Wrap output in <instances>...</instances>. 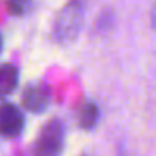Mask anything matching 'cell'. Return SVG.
<instances>
[{
    "instance_id": "obj_1",
    "label": "cell",
    "mask_w": 156,
    "mask_h": 156,
    "mask_svg": "<svg viewBox=\"0 0 156 156\" xmlns=\"http://www.w3.org/2000/svg\"><path fill=\"white\" fill-rule=\"evenodd\" d=\"M64 146V124L51 119L41 129L34 144V156H61Z\"/></svg>"
},
{
    "instance_id": "obj_2",
    "label": "cell",
    "mask_w": 156,
    "mask_h": 156,
    "mask_svg": "<svg viewBox=\"0 0 156 156\" xmlns=\"http://www.w3.org/2000/svg\"><path fill=\"white\" fill-rule=\"evenodd\" d=\"M82 25V9L77 2L67 4L57 15L54 25V34L61 42H69L76 39Z\"/></svg>"
},
{
    "instance_id": "obj_3",
    "label": "cell",
    "mask_w": 156,
    "mask_h": 156,
    "mask_svg": "<svg viewBox=\"0 0 156 156\" xmlns=\"http://www.w3.org/2000/svg\"><path fill=\"white\" fill-rule=\"evenodd\" d=\"M24 129V114L17 106L10 102L0 104V134L5 138H15Z\"/></svg>"
},
{
    "instance_id": "obj_4",
    "label": "cell",
    "mask_w": 156,
    "mask_h": 156,
    "mask_svg": "<svg viewBox=\"0 0 156 156\" xmlns=\"http://www.w3.org/2000/svg\"><path fill=\"white\" fill-rule=\"evenodd\" d=\"M51 101V94H49V89L45 84H32L27 86L22 94V104L27 111L30 112H44L49 106Z\"/></svg>"
},
{
    "instance_id": "obj_5",
    "label": "cell",
    "mask_w": 156,
    "mask_h": 156,
    "mask_svg": "<svg viewBox=\"0 0 156 156\" xmlns=\"http://www.w3.org/2000/svg\"><path fill=\"white\" fill-rule=\"evenodd\" d=\"M19 84V71L12 64H0V99L7 98Z\"/></svg>"
},
{
    "instance_id": "obj_6",
    "label": "cell",
    "mask_w": 156,
    "mask_h": 156,
    "mask_svg": "<svg viewBox=\"0 0 156 156\" xmlns=\"http://www.w3.org/2000/svg\"><path fill=\"white\" fill-rule=\"evenodd\" d=\"M98 118H99V111L94 102H86L79 111V124L84 129L94 128V124L98 122Z\"/></svg>"
},
{
    "instance_id": "obj_7",
    "label": "cell",
    "mask_w": 156,
    "mask_h": 156,
    "mask_svg": "<svg viewBox=\"0 0 156 156\" xmlns=\"http://www.w3.org/2000/svg\"><path fill=\"white\" fill-rule=\"evenodd\" d=\"M32 0H7V7L10 10V14L14 15H24L27 14V10L30 9Z\"/></svg>"
},
{
    "instance_id": "obj_8",
    "label": "cell",
    "mask_w": 156,
    "mask_h": 156,
    "mask_svg": "<svg viewBox=\"0 0 156 156\" xmlns=\"http://www.w3.org/2000/svg\"><path fill=\"white\" fill-rule=\"evenodd\" d=\"M153 24L156 25V4H154V10H153Z\"/></svg>"
},
{
    "instance_id": "obj_9",
    "label": "cell",
    "mask_w": 156,
    "mask_h": 156,
    "mask_svg": "<svg viewBox=\"0 0 156 156\" xmlns=\"http://www.w3.org/2000/svg\"><path fill=\"white\" fill-rule=\"evenodd\" d=\"M0 51H2V39H0Z\"/></svg>"
}]
</instances>
